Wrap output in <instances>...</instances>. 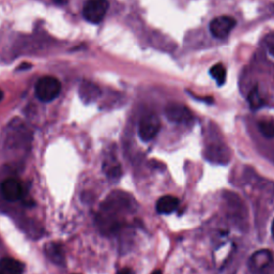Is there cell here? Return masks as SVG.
Segmentation results:
<instances>
[{"instance_id": "19", "label": "cell", "mask_w": 274, "mask_h": 274, "mask_svg": "<svg viewBox=\"0 0 274 274\" xmlns=\"http://www.w3.org/2000/svg\"><path fill=\"white\" fill-rule=\"evenodd\" d=\"M53 1L57 4H64V3H67L68 0H53Z\"/></svg>"}, {"instance_id": "21", "label": "cell", "mask_w": 274, "mask_h": 274, "mask_svg": "<svg viewBox=\"0 0 274 274\" xmlns=\"http://www.w3.org/2000/svg\"><path fill=\"white\" fill-rule=\"evenodd\" d=\"M3 91L1 90V89H0V101H2V99H3Z\"/></svg>"}, {"instance_id": "22", "label": "cell", "mask_w": 274, "mask_h": 274, "mask_svg": "<svg viewBox=\"0 0 274 274\" xmlns=\"http://www.w3.org/2000/svg\"><path fill=\"white\" fill-rule=\"evenodd\" d=\"M151 274H163V273H162L161 270H155V271H153Z\"/></svg>"}, {"instance_id": "12", "label": "cell", "mask_w": 274, "mask_h": 274, "mask_svg": "<svg viewBox=\"0 0 274 274\" xmlns=\"http://www.w3.org/2000/svg\"><path fill=\"white\" fill-rule=\"evenodd\" d=\"M179 206V199L175 196H167L161 197L158 203H156V211L161 214H169L174 212Z\"/></svg>"}, {"instance_id": "13", "label": "cell", "mask_w": 274, "mask_h": 274, "mask_svg": "<svg viewBox=\"0 0 274 274\" xmlns=\"http://www.w3.org/2000/svg\"><path fill=\"white\" fill-rule=\"evenodd\" d=\"M209 73L217 81V84L219 86L223 85L226 80V69L222 63H217L209 71Z\"/></svg>"}, {"instance_id": "4", "label": "cell", "mask_w": 274, "mask_h": 274, "mask_svg": "<svg viewBox=\"0 0 274 274\" xmlns=\"http://www.w3.org/2000/svg\"><path fill=\"white\" fill-rule=\"evenodd\" d=\"M160 129L161 123L158 116H155L154 114H150L143 117L140 120L138 134L143 141H150L159 133Z\"/></svg>"}, {"instance_id": "23", "label": "cell", "mask_w": 274, "mask_h": 274, "mask_svg": "<svg viewBox=\"0 0 274 274\" xmlns=\"http://www.w3.org/2000/svg\"><path fill=\"white\" fill-rule=\"evenodd\" d=\"M75 274H76V273H75Z\"/></svg>"}, {"instance_id": "17", "label": "cell", "mask_w": 274, "mask_h": 274, "mask_svg": "<svg viewBox=\"0 0 274 274\" xmlns=\"http://www.w3.org/2000/svg\"><path fill=\"white\" fill-rule=\"evenodd\" d=\"M117 274H135V273L132 271V269H130V268H122L118 272H117Z\"/></svg>"}, {"instance_id": "16", "label": "cell", "mask_w": 274, "mask_h": 274, "mask_svg": "<svg viewBox=\"0 0 274 274\" xmlns=\"http://www.w3.org/2000/svg\"><path fill=\"white\" fill-rule=\"evenodd\" d=\"M105 173L110 179H118L121 176V167L117 163H105L104 164Z\"/></svg>"}, {"instance_id": "2", "label": "cell", "mask_w": 274, "mask_h": 274, "mask_svg": "<svg viewBox=\"0 0 274 274\" xmlns=\"http://www.w3.org/2000/svg\"><path fill=\"white\" fill-rule=\"evenodd\" d=\"M109 8L108 0H87L83 8V16L91 24H100Z\"/></svg>"}, {"instance_id": "14", "label": "cell", "mask_w": 274, "mask_h": 274, "mask_svg": "<svg viewBox=\"0 0 274 274\" xmlns=\"http://www.w3.org/2000/svg\"><path fill=\"white\" fill-rule=\"evenodd\" d=\"M247 102H249L250 106L253 110H257L264 105V101H263L262 97H260L257 86L254 87L251 90V92L249 93V95H247Z\"/></svg>"}, {"instance_id": "18", "label": "cell", "mask_w": 274, "mask_h": 274, "mask_svg": "<svg viewBox=\"0 0 274 274\" xmlns=\"http://www.w3.org/2000/svg\"><path fill=\"white\" fill-rule=\"evenodd\" d=\"M269 53H270L272 56H274V43H272V44L269 45Z\"/></svg>"}, {"instance_id": "6", "label": "cell", "mask_w": 274, "mask_h": 274, "mask_svg": "<svg viewBox=\"0 0 274 274\" xmlns=\"http://www.w3.org/2000/svg\"><path fill=\"white\" fill-rule=\"evenodd\" d=\"M272 265V253L268 250L257 251L250 258V269L255 273H265L269 271Z\"/></svg>"}, {"instance_id": "9", "label": "cell", "mask_w": 274, "mask_h": 274, "mask_svg": "<svg viewBox=\"0 0 274 274\" xmlns=\"http://www.w3.org/2000/svg\"><path fill=\"white\" fill-rule=\"evenodd\" d=\"M44 253L54 264L59 266L66 265V254H64L63 246L60 243H47L44 247Z\"/></svg>"}, {"instance_id": "8", "label": "cell", "mask_w": 274, "mask_h": 274, "mask_svg": "<svg viewBox=\"0 0 274 274\" xmlns=\"http://www.w3.org/2000/svg\"><path fill=\"white\" fill-rule=\"evenodd\" d=\"M78 95L85 104L94 103L101 95V89L92 82L84 81L78 88Z\"/></svg>"}, {"instance_id": "7", "label": "cell", "mask_w": 274, "mask_h": 274, "mask_svg": "<svg viewBox=\"0 0 274 274\" xmlns=\"http://www.w3.org/2000/svg\"><path fill=\"white\" fill-rule=\"evenodd\" d=\"M24 185L16 178L5 179L1 183L2 196L9 201L19 200L24 196Z\"/></svg>"}, {"instance_id": "15", "label": "cell", "mask_w": 274, "mask_h": 274, "mask_svg": "<svg viewBox=\"0 0 274 274\" xmlns=\"http://www.w3.org/2000/svg\"><path fill=\"white\" fill-rule=\"evenodd\" d=\"M258 130L266 138L272 139L274 138V123L268 120H263L258 122Z\"/></svg>"}, {"instance_id": "10", "label": "cell", "mask_w": 274, "mask_h": 274, "mask_svg": "<svg viewBox=\"0 0 274 274\" xmlns=\"http://www.w3.org/2000/svg\"><path fill=\"white\" fill-rule=\"evenodd\" d=\"M205 155L208 161L220 163V164H226V163L229 162V152H228V149L220 145L209 147Z\"/></svg>"}, {"instance_id": "11", "label": "cell", "mask_w": 274, "mask_h": 274, "mask_svg": "<svg viewBox=\"0 0 274 274\" xmlns=\"http://www.w3.org/2000/svg\"><path fill=\"white\" fill-rule=\"evenodd\" d=\"M25 266L17 259L4 257L0 259V274H23Z\"/></svg>"}, {"instance_id": "3", "label": "cell", "mask_w": 274, "mask_h": 274, "mask_svg": "<svg viewBox=\"0 0 274 274\" xmlns=\"http://www.w3.org/2000/svg\"><path fill=\"white\" fill-rule=\"evenodd\" d=\"M237 22L230 16H219L213 18L209 25L211 35L217 39H224L230 34Z\"/></svg>"}, {"instance_id": "1", "label": "cell", "mask_w": 274, "mask_h": 274, "mask_svg": "<svg viewBox=\"0 0 274 274\" xmlns=\"http://www.w3.org/2000/svg\"><path fill=\"white\" fill-rule=\"evenodd\" d=\"M60 92L61 83L55 76H43L36 84V95L41 102L48 103L54 101Z\"/></svg>"}, {"instance_id": "5", "label": "cell", "mask_w": 274, "mask_h": 274, "mask_svg": "<svg viewBox=\"0 0 274 274\" xmlns=\"http://www.w3.org/2000/svg\"><path fill=\"white\" fill-rule=\"evenodd\" d=\"M166 118L175 123H190L193 121V114L186 106L178 103L168 104L165 108Z\"/></svg>"}, {"instance_id": "20", "label": "cell", "mask_w": 274, "mask_h": 274, "mask_svg": "<svg viewBox=\"0 0 274 274\" xmlns=\"http://www.w3.org/2000/svg\"><path fill=\"white\" fill-rule=\"evenodd\" d=\"M271 232H272V236L274 238V220L272 222V225H271Z\"/></svg>"}]
</instances>
